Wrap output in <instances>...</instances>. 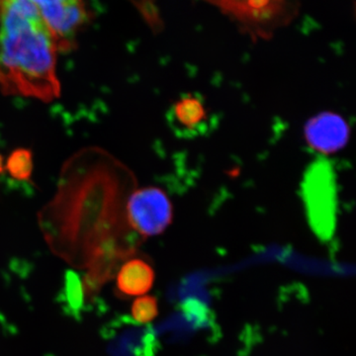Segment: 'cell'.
I'll list each match as a JSON object with an SVG mask.
<instances>
[{"mask_svg":"<svg viewBox=\"0 0 356 356\" xmlns=\"http://www.w3.org/2000/svg\"><path fill=\"white\" fill-rule=\"evenodd\" d=\"M136 189L133 172L102 149L77 153L63 168L55 198L42 212L49 231L77 240L120 243L127 254L142 241L126 217L129 196Z\"/></svg>","mask_w":356,"mask_h":356,"instance_id":"1","label":"cell"},{"mask_svg":"<svg viewBox=\"0 0 356 356\" xmlns=\"http://www.w3.org/2000/svg\"><path fill=\"white\" fill-rule=\"evenodd\" d=\"M57 43L29 0H0V90L50 102L60 95Z\"/></svg>","mask_w":356,"mask_h":356,"instance_id":"2","label":"cell"},{"mask_svg":"<svg viewBox=\"0 0 356 356\" xmlns=\"http://www.w3.org/2000/svg\"><path fill=\"white\" fill-rule=\"evenodd\" d=\"M302 191L312 227L318 236L330 238L337 215L336 180L330 163L321 159L308 168Z\"/></svg>","mask_w":356,"mask_h":356,"instance_id":"3","label":"cell"},{"mask_svg":"<svg viewBox=\"0 0 356 356\" xmlns=\"http://www.w3.org/2000/svg\"><path fill=\"white\" fill-rule=\"evenodd\" d=\"M238 21L252 38H270L291 20L290 0H206Z\"/></svg>","mask_w":356,"mask_h":356,"instance_id":"4","label":"cell"},{"mask_svg":"<svg viewBox=\"0 0 356 356\" xmlns=\"http://www.w3.org/2000/svg\"><path fill=\"white\" fill-rule=\"evenodd\" d=\"M129 227L140 241L161 235L172 221L173 208L165 191L156 187L137 189L126 205Z\"/></svg>","mask_w":356,"mask_h":356,"instance_id":"5","label":"cell"},{"mask_svg":"<svg viewBox=\"0 0 356 356\" xmlns=\"http://www.w3.org/2000/svg\"><path fill=\"white\" fill-rule=\"evenodd\" d=\"M48 26L58 51L74 48L79 32L88 24L89 15L84 0H29Z\"/></svg>","mask_w":356,"mask_h":356,"instance_id":"6","label":"cell"},{"mask_svg":"<svg viewBox=\"0 0 356 356\" xmlns=\"http://www.w3.org/2000/svg\"><path fill=\"white\" fill-rule=\"evenodd\" d=\"M304 136L311 149L331 154L341 151L348 144L350 126L341 115L322 112L307 122Z\"/></svg>","mask_w":356,"mask_h":356,"instance_id":"7","label":"cell"},{"mask_svg":"<svg viewBox=\"0 0 356 356\" xmlns=\"http://www.w3.org/2000/svg\"><path fill=\"white\" fill-rule=\"evenodd\" d=\"M168 118L175 132L191 137L206 130L208 112L202 98L189 93L180 96L173 103Z\"/></svg>","mask_w":356,"mask_h":356,"instance_id":"8","label":"cell"},{"mask_svg":"<svg viewBox=\"0 0 356 356\" xmlns=\"http://www.w3.org/2000/svg\"><path fill=\"white\" fill-rule=\"evenodd\" d=\"M154 277L156 274L149 262L142 259H130L119 271L117 287L127 296H140L152 289Z\"/></svg>","mask_w":356,"mask_h":356,"instance_id":"9","label":"cell"},{"mask_svg":"<svg viewBox=\"0 0 356 356\" xmlns=\"http://www.w3.org/2000/svg\"><path fill=\"white\" fill-rule=\"evenodd\" d=\"M6 170L18 181L29 180L33 172V154L30 149H17L7 159Z\"/></svg>","mask_w":356,"mask_h":356,"instance_id":"10","label":"cell"},{"mask_svg":"<svg viewBox=\"0 0 356 356\" xmlns=\"http://www.w3.org/2000/svg\"><path fill=\"white\" fill-rule=\"evenodd\" d=\"M132 317L140 324L151 323L159 315L158 299L154 296H144L136 299L132 304Z\"/></svg>","mask_w":356,"mask_h":356,"instance_id":"11","label":"cell"},{"mask_svg":"<svg viewBox=\"0 0 356 356\" xmlns=\"http://www.w3.org/2000/svg\"><path fill=\"white\" fill-rule=\"evenodd\" d=\"M4 165H3V159H2L1 154H0V175L3 172Z\"/></svg>","mask_w":356,"mask_h":356,"instance_id":"12","label":"cell"}]
</instances>
